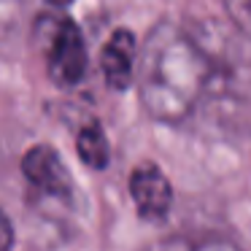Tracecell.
<instances>
[{"label": "cell", "instance_id": "cell-4", "mask_svg": "<svg viewBox=\"0 0 251 251\" xmlns=\"http://www.w3.org/2000/svg\"><path fill=\"white\" fill-rule=\"evenodd\" d=\"M22 173L35 189L51 197H68L71 195V173L65 170L60 154L46 143L33 146L22 157Z\"/></svg>", "mask_w": 251, "mask_h": 251}, {"label": "cell", "instance_id": "cell-5", "mask_svg": "<svg viewBox=\"0 0 251 251\" xmlns=\"http://www.w3.org/2000/svg\"><path fill=\"white\" fill-rule=\"evenodd\" d=\"M135 35L130 30H114L100 51V68H103L105 84L111 89H127L135 76Z\"/></svg>", "mask_w": 251, "mask_h": 251}, {"label": "cell", "instance_id": "cell-3", "mask_svg": "<svg viewBox=\"0 0 251 251\" xmlns=\"http://www.w3.org/2000/svg\"><path fill=\"white\" fill-rule=\"evenodd\" d=\"M130 195L138 213L149 222L165 219L173 205V186L154 162H143L130 173Z\"/></svg>", "mask_w": 251, "mask_h": 251}, {"label": "cell", "instance_id": "cell-8", "mask_svg": "<svg viewBox=\"0 0 251 251\" xmlns=\"http://www.w3.org/2000/svg\"><path fill=\"white\" fill-rule=\"evenodd\" d=\"M227 11L232 14L235 25L251 35V0H227Z\"/></svg>", "mask_w": 251, "mask_h": 251}, {"label": "cell", "instance_id": "cell-6", "mask_svg": "<svg viewBox=\"0 0 251 251\" xmlns=\"http://www.w3.org/2000/svg\"><path fill=\"white\" fill-rule=\"evenodd\" d=\"M76 151L81 157V162L95 170H103L108 165V157H111L108 138H105L103 127L98 122H89V125L81 127V132L76 138Z\"/></svg>", "mask_w": 251, "mask_h": 251}, {"label": "cell", "instance_id": "cell-9", "mask_svg": "<svg viewBox=\"0 0 251 251\" xmlns=\"http://www.w3.org/2000/svg\"><path fill=\"white\" fill-rule=\"evenodd\" d=\"M11 243H14V229H11V222L3 211H0V251H11Z\"/></svg>", "mask_w": 251, "mask_h": 251}, {"label": "cell", "instance_id": "cell-7", "mask_svg": "<svg viewBox=\"0 0 251 251\" xmlns=\"http://www.w3.org/2000/svg\"><path fill=\"white\" fill-rule=\"evenodd\" d=\"M149 251H240V249L222 235H173V238L154 243Z\"/></svg>", "mask_w": 251, "mask_h": 251}, {"label": "cell", "instance_id": "cell-1", "mask_svg": "<svg viewBox=\"0 0 251 251\" xmlns=\"http://www.w3.org/2000/svg\"><path fill=\"white\" fill-rule=\"evenodd\" d=\"M211 78L205 51L178 27L159 25L146 41L141 68V100L159 122H181Z\"/></svg>", "mask_w": 251, "mask_h": 251}, {"label": "cell", "instance_id": "cell-2", "mask_svg": "<svg viewBox=\"0 0 251 251\" xmlns=\"http://www.w3.org/2000/svg\"><path fill=\"white\" fill-rule=\"evenodd\" d=\"M54 30L49 38V54H46V68L54 84L60 87H73L87 73V46L84 35L73 19H54Z\"/></svg>", "mask_w": 251, "mask_h": 251}, {"label": "cell", "instance_id": "cell-10", "mask_svg": "<svg viewBox=\"0 0 251 251\" xmlns=\"http://www.w3.org/2000/svg\"><path fill=\"white\" fill-rule=\"evenodd\" d=\"M49 3H54V6H71L73 0H49Z\"/></svg>", "mask_w": 251, "mask_h": 251}]
</instances>
